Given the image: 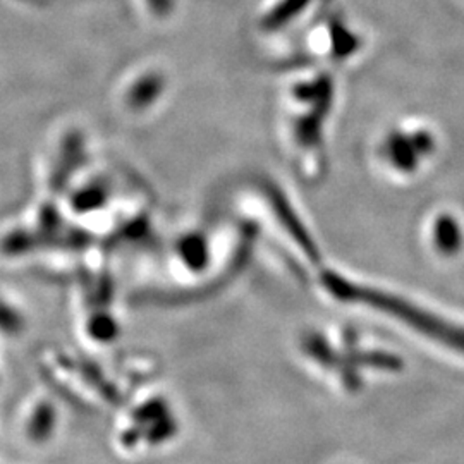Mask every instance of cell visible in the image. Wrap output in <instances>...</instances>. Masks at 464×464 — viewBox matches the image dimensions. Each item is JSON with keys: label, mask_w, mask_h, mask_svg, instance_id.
Here are the masks:
<instances>
[{"label": "cell", "mask_w": 464, "mask_h": 464, "mask_svg": "<svg viewBox=\"0 0 464 464\" xmlns=\"http://www.w3.org/2000/svg\"><path fill=\"white\" fill-rule=\"evenodd\" d=\"M334 102L336 86L327 74H318L291 88L288 138L310 174L317 172L325 162V126L329 125Z\"/></svg>", "instance_id": "obj_2"}, {"label": "cell", "mask_w": 464, "mask_h": 464, "mask_svg": "<svg viewBox=\"0 0 464 464\" xmlns=\"http://www.w3.org/2000/svg\"><path fill=\"white\" fill-rule=\"evenodd\" d=\"M320 284L334 301L387 318L432 344L464 357V322L413 296L338 271H323Z\"/></svg>", "instance_id": "obj_1"}, {"label": "cell", "mask_w": 464, "mask_h": 464, "mask_svg": "<svg viewBox=\"0 0 464 464\" xmlns=\"http://www.w3.org/2000/svg\"><path fill=\"white\" fill-rule=\"evenodd\" d=\"M422 243L439 262H454L464 256V215L449 207L430 211L422 224Z\"/></svg>", "instance_id": "obj_4"}, {"label": "cell", "mask_w": 464, "mask_h": 464, "mask_svg": "<svg viewBox=\"0 0 464 464\" xmlns=\"http://www.w3.org/2000/svg\"><path fill=\"white\" fill-rule=\"evenodd\" d=\"M441 151L439 131L420 117L402 119L383 129L374 145V164L391 181L409 183L422 177Z\"/></svg>", "instance_id": "obj_3"}]
</instances>
